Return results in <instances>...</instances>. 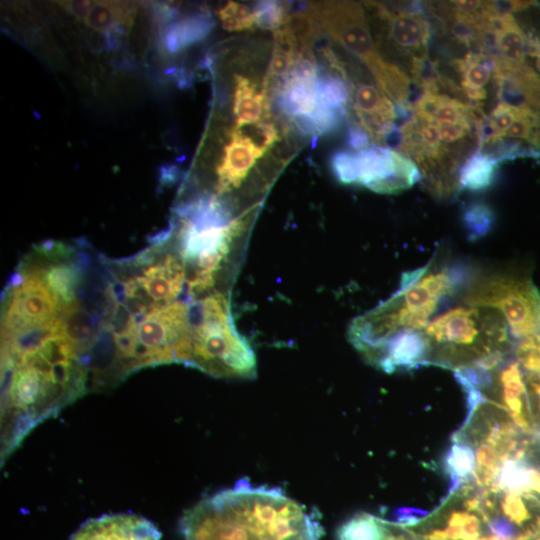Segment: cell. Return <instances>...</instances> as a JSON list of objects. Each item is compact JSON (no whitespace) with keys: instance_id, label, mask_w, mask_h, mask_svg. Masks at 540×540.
<instances>
[{"instance_id":"cell-30","label":"cell","mask_w":540,"mask_h":540,"mask_svg":"<svg viewBox=\"0 0 540 540\" xmlns=\"http://www.w3.org/2000/svg\"><path fill=\"white\" fill-rule=\"evenodd\" d=\"M347 140L348 145L354 150L362 151L370 146V136L360 125H352L348 129Z\"/></svg>"},{"instance_id":"cell-8","label":"cell","mask_w":540,"mask_h":540,"mask_svg":"<svg viewBox=\"0 0 540 540\" xmlns=\"http://www.w3.org/2000/svg\"><path fill=\"white\" fill-rule=\"evenodd\" d=\"M368 6L382 23L387 45L406 57L408 64L414 59L428 56L431 26L417 8L419 4H411L410 8L400 10H391L385 4L374 2H368Z\"/></svg>"},{"instance_id":"cell-14","label":"cell","mask_w":540,"mask_h":540,"mask_svg":"<svg viewBox=\"0 0 540 540\" xmlns=\"http://www.w3.org/2000/svg\"><path fill=\"white\" fill-rule=\"evenodd\" d=\"M214 21L209 13L198 12L168 25L163 42L170 53L179 52L204 39L212 30Z\"/></svg>"},{"instance_id":"cell-4","label":"cell","mask_w":540,"mask_h":540,"mask_svg":"<svg viewBox=\"0 0 540 540\" xmlns=\"http://www.w3.org/2000/svg\"><path fill=\"white\" fill-rule=\"evenodd\" d=\"M200 311L192 324L190 366L216 377L253 378L255 354L235 327L227 297L219 292L206 295Z\"/></svg>"},{"instance_id":"cell-22","label":"cell","mask_w":540,"mask_h":540,"mask_svg":"<svg viewBox=\"0 0 540 540\" xmlns=\"http://www.w3.org/2000/svg\"><path fill=\"white\" fill-rule=\"evenodd\" d=\"M343 112L319 106L306 115L291 118L294 126L305 135L319 136L332 132L340 124Z\"/></svg>"},{"instance_id":"cell-5","label":"cell","mask_w":540,"mask_h":540,"mask_svg":"<svg viewBox=\"0 0 540 540\" xmlns=\"http://www.w3.org/2000/svg\"><path fill=\"white\" fill-rule=\"evenodd\" d=\"M462 301L498 311L515 342L540 330V292L531 277L519 269L475 272L463 287Z\"/></svg>"},{"instance_id":"cell-21","label":"cell","mask_w":540,"mask_h":540,"mask_svg":"<svg viewBox=\"0 0 540 540\" xmlns=\"http://www.w3.org/2000/svg\"><path fill=\"white\" fill-rule=\"evenodd\" d=\"M129 13L130 11L121 3L92 2L84 18V23L94 30L108 32L122 27L126 23Z\"/></svg>"},{"instance_id":"cell-12","label":"cell","mask_w":540,"mask_h":540,"mask_svg":"<svg viewBox=\"0 0 540 540\" xmlns=\"http://www.w3.org/2000/svg\"><path fill=\"white\" fill-rule=\"evenodd\" d=\"M317 77L289 73L276 93L279 109L291 118L312 112L317 106Z\"/></svg>"},{"instance_id":"cell-27","label":"cell","mask_w":540,"mask_h":540,"mask_svg":"<svg viewBox=\"0 0 540 540\" xmlns=\"http://www.w3.org/2000/svg\"><path fill=\"white\" fill-rule=\"evenodd\" d=\"M241 130L256 145L265 151L278 140V131L275 124L272 122L261 121L253 125L245 126V129Z\"/></svg>"},{"instance_id":"cell-1","label":"cell","mask_w":540,"mask_h":540,"mask_svg":"<svg viewBox=\"0 0 540 540\" xmlns=\"http://www.w3.org/2000/svg\"><path fill=\"white\" fill-rule=\"evenodd\" d=\"M181 528L185 540H320L324 533L316 511L247 480L197 503Z\"/></svg>"},{"instance_id":"cell-20","label":"cell","mask_w":540,"mask_h":540,"mask_svg":"<svg viewBox=\"0 0 540 540\" xmlns=\"http://www.w3.org/2000/svg\"><path fill=\"white\" fill-rule=\"evenodd\" d=\"M348 79L334 74H319L316 81L317 106L344 112L351 90Z\"/></svg>"},{"instance_id":"cell-6","label":"cell","mask_w":540,"mask_h":540,"mask_svg":"<svg viewBox=\"0 0 540 540\" xmlns=\"http://www.w3.org/2000/svg\"><path fill=\"white\" fill-rule=\"evenodd\" d=\"M309 8L325 32L361 60L374 76L386 64L378 52L361 4L354 1L310 3Z\"/></svg>"},{"instance_id":"cell-25","label":"cell","mask_w":540,"mask_h":540,"mask_svg":"<svg viewBox=\"0 0 540 540\" xmlns=\"http://www.w3.org/2000/svg\"><path fill=\"white\" fill-rule=\"evenodd\" d=\"M255 18V25L272 30L273 32L281 28L288 15L285 4L277 1H260L252 8Z\"/></svg>"},{"instance_id":"cell-17","label":"cell","mask_w":540,"mask_h":540,"mask_svg":"<svg viewBox=\"0 0 540 540\" xmlns=\"http://www.w3.org/2000/svg\"><path fill=\"white\" fill-rule=\"evenodd\" d=\"M498 160L480 150L465 160L458 171L460 188L480 191L488 188L495 179Z\"/></svg>"},{"instance_id":"cell-26","label":"cell","mask_w":540,"mask_h":540,"mask_svg":"<svg viewBox=\"0 0 540 540\" xmlns=\"http://www.w3.org/2000/svg\"><path fill=\"white\" fill-rule=\"evenodd\" d=\"M463 220L471 233L479 236L491 228L494 214L486 204L477 203L469 206L463 215Z\"/></svg>"},{"instance_id":"cell-19","label":"cell","mask_w":540,"mask_h":540,"mask_svg":"<svg viewBox=\"0 0 540 540\" xmlns=\"http://www.w3.org/2000/svg\"><path fill=\"white\" fill-rule=\"evenodd\" d=\"M294 39L297 53L312 52L321 26L311 9L288 13L282 26Z\"/></svg>"},{"instance_id":"cell-10","label":"cell","mask_w":540,"mask_h":540,"mask_svg":"<svg viewBox=\"0 0 540 540\" xmlns=\"http://www.w3.org/2000/svg\"><path fill=\"white\" fill-rule=\"evenodd\" d=\"M368 363L392 373L428 365V344L423 330L402 331L364 357Z\"/></svg>"},{"instance_id":"cell-2","label":"cell","mask_w":540,"mask_h":540,"mask_svg":"<svg viewBox=\"0 0 540 540\" xmlns=\"http://www.w3.org/2000/svg\"><path fill=\"white\" fill-rule=\"evenodd\" d=\"M468 278L464 267L436 254L425 266L405 273L389 299L351 322L350 342L365 357L402 331L423 330L441 301L463 288Z\"/></svg>"},{"instance_id":"cell-24","label":"cell","mask_w":540,"mask_h":540,"mask_svg":"<svg viewBox=\"0 0 540 540\" xmlns=\"http://www.w3.org/2000/svg\"><path fill=\"white\" fill-rule=\"evenodd\" d=\"M222 27L227 31H243L255 25L253 10L247 5L229 1L218 12Z\"/></svg>"},{"instance_id":"cell-18","label":"cell","mask_w":540,"mask_h":540,"mask_svg":"<svg viewBox=\"0 0 540 540\" xmlns=\"http://www.w3.org/2000/svg\"><path fill=\"white\" fill-rule=\"evenodd\" d=\"M446 471L451 479L450 493L469 484L474 475L476 458L473 447L466 440L455 436L447 452Z\"/></svg>"},{"instance_id":"cell-7","label":"cell","mask_w":540,"mask_h":540,"mask_svg":"<svg viewBox=\"0 0 540 540\" xmlns=\"http://www.w3.org/2000/svg\"><path fill=\"white\" fill-rule=\"evenodd\" d=\"M417 164L408 156L379 145L355 153V182L380 194H396L421 179Z\"/></svg>"},{"instance_id":"cell-31","label":"cell","mask_w":540,"mask_h":540,"mask_svg":"<svg viewBox=\"0 0 540 540\" xmlns=\"http://www.w3.org/2000/svg\"><path fill=\"white\" fill-rule=\"evenodd\" d=\"M92 2L91 1H70L65 4L67 10L79 19L86 17Z\"/></svg>"},{"instance_id":"cell-3","label":"cell","mask_w":540,"mask_h":540,"mask_svg":"<svg viewBox=\"0 0 540 540\" xmlns=\"http://www.w3.org/2000/svg\"><path fill=\"white\" fill-rule=\"evenodd\" d=\"M428 364L456 371L489 366L514 353L515 341L496 310L460 305L443 312L423 329Z\"/></svg>"},{"instance_id":"cell-28","label":"cell","mask_w":540,"mask_h":540,"mask_svg":"<svg viewBox=\"0 0 540 540\" xmlns=\"http://www.w3.org/2000/svg\"><path fill=\"white\" fill-rule=\"evenodd\" d=\"M331 165L336 178L344 184L355 182V153L338 151L333 154Z\"/></svg>"},{"instance_id":"cell-16","label":"cell","mask_w":540,"mask_h":540,"mask_svg":"<svg viewBox=\"0 0 540 540\" xmlns=\"http://www.w3.org/2000/svg\"><path fill=\"white\" fill-rule=\"evenodd\" d=\"M496 56L469 53L464 57L465 68L462 74V90L469 101L479 102L487 98L484 86L493 74Z\"/></svg>"},{"instance_id":"cell-13","label":"cell","mask_w":540,"mask_h":540,"mask_svg":"<svg viewBox=\"0 0 540 540\" xmlns=\"http://www.w3.org/2000/svg\"><path fill=\"white\" fill-rule=\"evenodd\" d=\"M269 100L264 89L258 91L248 78L237 75L233 112L236 118V128L253 125L268 117Z\"/></svg>"},{"instance_id":"cell-23","label":"cell","mask_w":540,"mask_h":540,"mask_svg":"<svg viewBox=\"0 0 540 540\" xmlns=\"http://www.w3.org/2000/svg\"><path fill=\"white\" fill-rule=\"evenodd\" d=\"M514 355L525 374L540 380V330L516 341Z\"/></svg>"},{"instance_id":"cell-15","label":"cell","mask_w":540,"mask_h":540,"mask_svg":"<svg viewBox=\"0 0 540 540\" xmlns=\"http://www.w3.org/2000/svg\"><path fill=\"white\" fill-rule=\"evenodd\" d=\"M273 35L274 46L263 89L267 93L273 88L276 94L293 67L297 47L292 36L283 27L274 31Z\"/></svg>"},{"instance_id":"cell-29","label":"cell","mask_w":540,"mask_h":540,"mask_svg":"<svg viewBox=\"0 0 540 540\" xmlns=\"http://www.w3.org/2000/svg\"><path fill=\"white\" fill-rule=\"evenodd\" d=\"M439 130L440 139L444 143H453L467 135L471 130V126L465 124L442 125L439 126Z\"/></svg>"},{"instance_id":"cell-11","label":"cell","mask_w":540,"mask_h":540,"mask_svg":"<svg viewBox=\"0 0 540 540\" xmlns=\"http://www.w3.org/2000/svg\"><path fill=\"white\" fill-rule=\"evenodd\" d=\"M266 151L256 145L240 128L230 136L216 172L217 192L226 193L241 185L255 162Z\"/></svg>"},{"instance_id":"cell-9","label":"cell","mask_w":540,"mask_h":540,"mask_svg":"<svg viewBox=\"0 0 540 540\" xmlns=\"http://www.w3.org/2000/svg\"><path fill=\"white\" fill-rule=\"evenodd\" d=\"M148 519L131 513L106 514L85 521L69 540H160Z\"/></svg>"}]
</instances>
